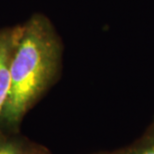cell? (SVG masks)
I'll return each mask as SVG.
<instances>
[{"label":"cell","instance_id":"3","mask_svg":"<svg viewBox=\"0 0 154 154\" xmlns=\"http://www.w3.org/2000/svg\"><path fill=\"white\" fill-rule=\"evenodd\" d=\"M0 154H52L47 146L32 140L20 131L0 128Z\"/></svg>","mask_w":154,"mask_h":154},{"label":"cell","instance_id":"2","mask_svg":"<svg viewBox=\"0 0 154 154\" xmlns=\"http://www.w3.org/2000/svg\"><path fill=\"white\" fill-rule=\"evenodd\" d=\"M23 26L0 30V117L10 89V68Z\"/></svg>","mask_w":154,"mask_h":154},{"label":"cell","instance_id":"4","mask_svg":"<svg viewBox=\"0 0 154 154\" xmlns=\"http://www.w3.org/2000/svg\"><path fill=\"white\" fill-rule=\"evenodd\" d=\"M92 154H154V119L139 137L127 145Z\"/></svg>","mask_w":154,"mask_h":154},{"label":"cell","instance_id":"1","mask_svg":"<svg viewBox=\"0 0 154 154\" xmlns=\"http://www.w3.org/2000/svg\"><path fill=\"white\" fill-rule=\"evenodd\" d=\"M61 44L50 22L35 15L22 28L10 68V89L0 117V128L20 131L28 111L57 81Z\"/></svg>","mask_w":154,"mask_h":154}]
</instances>
